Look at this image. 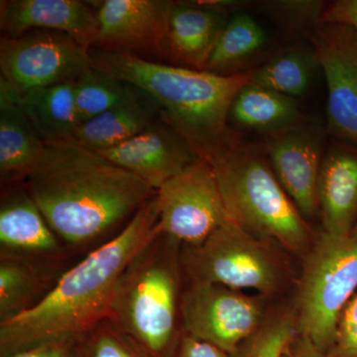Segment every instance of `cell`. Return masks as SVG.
Returning <instances> with one entry per match:
<instances>
[{
    "label": "cell",
    "mask_w": 357,
    "mask_h": 357,
    "mask_svg": "<svg viewBox=\"0 0 357 357\" xmlns=\"http://www.w3.org/2000/svg\"><path fill=\"white\" fill-rule=\"evenodd\" d=\"M266 43L262 26L249 14L237 13L227 20L204 70L222 76L238 74L237 69L257 55Z\"/></svg>",
    "instance_id": "obj_24"
},
{
    "label": "cell",
    "mask_w": 357,
    "mask_h": 357,
    "mask_svg": "<svg viewBox=\"0 0 357 357\" xmlns=\"http://www.w3.org/2000/svg\"><path fill=\"white\" fill-rule=\"evenodd\" d=\"M281 357H325L314 344L298 333L295 340L286 347Z\"/></svg>",
    "instance_id": "obj_34"
},
{
    "label": "cell",
    "mask_w": 357,
    "mask_h": 357,
    "mask_svg": "<svg viewBox=\"0 0 357 357\" xmlns=\"http://www.w3.org/2000/svg\"><path fill=\"white\" fill-rule=\"evenodd\" d=\"M312 42L326 77L328 131L357 145V32L347 25L319 22Z\"/></svg>",
    "instance_id": "obj_11"
},
{
    "label": "cell",
    "mask_w": 357,
    "mask_h": 357,
    "mask_svg": "<svg viewBox=\"0 0 357 357\" xmlns=\"http://www.w3.org/2000/svg\"><path fill=\"white\" fill-rule=\"evenodd\" d=\"M158 102L138 89L128 100L77 128L75 139L95 151L117 146L161 119Z\"/></svg>",
    "instance_id": "obj_21"
},
{
    "label": "cell",
    "mask_w": 357,
    "mask_h": 357,
    "mask_svg": "<svg viewBox=\"0 0 357 357\" xmlns=\"http://www.w3.org/2000/svg\"><path fill=\"white\" fill-rule=\"evenodd\" d=\"M319 211L324 231L349 236L357 223V147L337 145L321 162Z\"/></svg>",
    "instance_id": "obj_17"
},
{
    "label": "cell",
    "mask_w": 357,
    "mask_h": 357,
    "mask_svg": "<svg viewBox=\"0 0 357 357\" xmlns=\"http://www.w3.org/2000/svg\"><path fill=\"white\" fill-rule=\"evenodd\" d=\"M7 357H79V342L57 340L46 342Z\"/></svg>",
    "instance_id": "obj_31"
},
{
    "label": "cell",
    "mask_w": 357,
    "mask_h": 357,
    "mask_svg": "<svg viewBox=\"0 0 357 357\" xmlns=\"http://www.w3.org/2000/svg\"><path fill=\"white\" fill-rule=\"evenodd\" d=\"M70 268L0 257V323L38 307Z\"/></svg>",
    "instance_id": "obj_20"
},
{
    "label": "cell",
    "mask_w": 357,
    "mask_h": 357,
    "mask_svg": "<svg viewBox=\"0 0 357 357\" xmlns=\"http://www.w3.org/2000/svg\"><path fill=\"white\" fill-rule=\"evenodd\" d=\"M158 190L199 160L189 143L162 119L117 146L96 151Z\"/></svg>",
    "instance_id": "obj_15"
},
{
    "label": "cell",
    "mask_w": 357,
    "mask_h": 357,
    "mask_svg": "<svg viewBox=\"0 0 357 357\" xmlns=\"http://www.w3.org/2000/svg\"><path fill=\"white\" fill-rule=\"evenodd\" d=\"M46 144L21 107L20 93L0 79V182L24 184L43 157Z\"/></svg>",
    "instance_id": "obj_18"
},
{
    "label": "cell",
    "mask_w": 357,
    "mask_h": 357,
    "mask_svg": "<svg viewBox=\"0 0 357 357\" xmlns=\"http://www.w3.org/2000/svg\"><path fill=\"white\" fill-rule=\"evenodd\" d=\"M175 2L105 0L96 11L98 42L93 48L139 56L168 55V31Z\"/></svg>",
    "instance_id": "obj_12"
},
{
    "label": "cell",
    "mask_w": 357,
    "mask_h": 357,
    "mask_svg": "<svg viewBox=\"0 0 357 357\" xmlns=\"http://www.w3.org/2000/svg\"><path fill=\"white\" fill-rule=\"evenodd\" d=\"M265 6L282 22L299 26L318 25L325 10L319 1H273Z\"/></svg>",
    "instance_id": "obj_30"
},
{
    "label": "cell",
    "mask_w": 357,
    "mask_h": 357,
    "mask_svg": "<svg viewBox=\"0 0 357 357\" xmlns=\"http://www.w3.org/2000/svg\"><path fill=\"white\" fill-rule=\"evenodd\" d=\"M275 245L273 241L227 220L204 243L181 246L185 281L274 295L285 279L283 262Z\"/></svg>",
    "instance_id": "obj_7"
},
{
    "label": "cell",
    "mask_w": 357,
    "mask_h": 357,
    "mask_svg": "<svg viewBox=\"0 0 357 357\" xmlns=\"http://www.w3.org/2000/svg\"><path fill=\"white\" fill-rule=\"evenodd\" d=\"M159 229L182 246L201 244L230 220L215 172L203 159L156 191Z\"/></svg>",
    "instance_id": "obj_9"
},
{
    "label": "cell",
    "mask_w": 357,
    "mask_h": 357,
    "mask_svg": "<svg viewBox=\"0 0 357 357\" xmlns=\"http://www.w3.org/2000/svg\"><path fill=\"white\" fill-rule=\"evenodd\" d=\"M156 195L116 237L75 263L39 305L0 323V357L57 340L82 342L107 319L119 277L159 231Z\"/></svg>",
    "instance_id": "obj_2"
},
{
    "label": "cell",
    "mask_w": 357,
    "mask_h": 357,
    "mask_svg": "<svg viewBox=\"0 0 357 357\" xmlns=\"http://www.w3.org/2000/svg\"><path fill=\"white\" fill-rule=\"evenodd\" d=\"M323 145L321 124L305 121L269 135L265 146L275 175L305 218L312 217L319 211L318 183Z\"/></svg>",
    "instance_id": "obj_14"
},
{
    "label": "cell",
    "mask_w": 357,
    "mask_h": 357,
    "mask_svg": "<svg viewBox=\"0 0 357 357\" xmlns=\"http://www.w3.org/2000/svg\"><path fill=\"white\" fill-rule=\"evenodd\" d=\"M137 91V86L91 68L75 82L74 98L77 124L79 126L93 121L128 100Z\"/></svg>",
    "instance_id": "obj_26"
},
{
    "label": "cell",
    "mask_w": 357,
    "mask_h": 357,
    "mask_svg": "<svg viewBox=\"0 0 357 357\" xmlns=\"http://www.w3.org/2000/svg\"><path fill=\"white\" fill-rule=\"evenodd\" d=\"M319 22L347 25L357 32V0H337L326 6Z\"/></svg>",
    "instance_id": "obj_32"
},
{
    "label": "cell",
    "mask_w": 357,
    "mask_h": 357,
    "mask_svg": "<svg viewBox=\"0 0 357 357\" xmlns=\"http://www.w3.org/2000/svg\"><path fill=\"white\" fill-rule=\"evenodd\" d=\"M257 298L211 283H187L181 300L183 333L231 354L265 319Z\"/></svg>",
    "instance_id": "obj_10"
},
{
    "label": "cell",
    "mask_w": 357,
    "mask_h": 357,
    "mask_svg": "<svg viewBox=\"0 0 357 357\" xmlns=\"http://www.w3.org/2000/svg\"><path fill=\"white\" fill-rule=\"evenodd\" d=\"M181 243L159 230L134 255L110 303L107 321L150 357H171L183 335Z\"/></svg>",
    "instance_id": "obj_5"
},
{
    "label": "cell",
    "mask_w": 357,
    "mask_h": 357,
    "mask_svg": "<svg viewBox=\"0 0 357 357\" xmlns=\"http://www.w3.org/2000/svg\"><path fill=\"white\" fill-rule=\"evenodd\" d=\"M196 154L213 168L232 222L290 252L306 255L316 236L259 151L231 131Z\"/></svg>",
    "instance_id": "obj_4"
},
{
    "label": "cell",
    "mask_w": 357,
    "mask_h": 357,
    "mask_svg": "<svg viewBox=\"0 0 357 357\" xmlns=\"http://www.w3.org/2000/svg\"><path fill=\"white\" fill-rule=\"evenodd\" d=\"M75 82L20 93L21 107L45 144L74 139L77 124Z\"/></svg>",
    "instance_id": "obj_23"
},
{
    "label": "cell",
    "mask_w": 357,
    "mask_h": 357,
    "mask_svg": "<svg viewBox=\"0 0 357 357\" xmlns=\"http://www.w3.org/2000/svg\"><path fill=\"white\" fill-rule=\"evenodd\" d=\"M297 314L294 307L265 317L261 326L229 354L230 357H281L297 337Z\"/></svg>",
    "instance_id": "obj_27"
},
{
    "label": "cell",
    "mask_w": 357,
    "mask_h": 357,
    "mask_svg": "<svg viewBox=\"0 0 357 357\" xmlns=\"http://www.w3.org/2000/svg\"><path fill=\"white\" fill-rule=\"evenodd\" d=\"M79 357H150L146 352L105 319L79 342Z\"/></svg>",
    "instance_id": "obj_28"
},
{
    "label": "cell",
    "mask_w": 357,
    "mask_h": 357,
    "mask_svg": "<svg viewBox=\"0 0 357 357\" xmlns=\"http://www.w3.org/2000/svg\"><path fill=\"white\" fill-rule=\"evenodd\" d=\"M229 121L241 129L273 135L306 119L295 98L249 81L234 98Z\"/></svg>",
    "instance_id": "obj_22"
},
{
    "label": "cell",
    "mask_w": 357,
    "mask_h": 357,
    "mask_svg": "<svg viewBox=\"0 0 357 357\" xmlns=\"http://www.w3.org/2000/svg\"><path fill=\"white\" fill-rule=\"evenodd\" d=\"M91 68V49L64 33L34 30L0 39V79L18 93L77 82Z\"/></svg>",
    "instance_id": "obj_8"
},
{
    "label": "cell",
    "mask_w": 357,
    "mask_h": 357,
    "mask_svg": "<svg viewBox=\"0 0 357 357\" xmlns=\"http://www.w3.org/2000/svg\"><path fill=\"white\" fill-rule=\"evenodd\" d=\"M351 236L354 237V238L357 239V223L356 227H354V230H352Z\"/></svg>",
    "instance_id": "obj_35"
},
{
    "label": "cell",
    "mask_w": 357,
    "mask_h": 357,
    "mask_svg": "<svg viewBox=\"0 0 357 357\" xmlns=\"http://www.w3.org/2000/svg\"><path fill=\"white\" fill-rule=\"evenodd\" d=\"M0 257L72 267L79 258L51 229L25 184L2 188Z\"/></svg>",
    "instance_id": "obj_13"
},
{
    "label": "cell",
    "mask_w": 357,
    "mask_h": 357,
    "mask_svg": "<svg viewBox=\"0 0 357 357\" xmlns=\"http://www.w3.org/2000/svg\"><path fill=\"white\" fill-rule=\"evenodd\" d=\"M0 28L6 37L34 30L64 33L89 49L96 46L100 29L96 13L79 0H4Z\"/></svg>",
    "instance_id": "obj_16"
},
{
    "label": "cell",
    "mask_w": 357,
    "mask_h": 357,
    "mask_svg": "<svg viewBox=\"0 0 357 357\" xmlns=\"http://www.w3.org/2000/svg\"><path fill=\"white\" fill-rule=\"evenodd\" d=\"M325 357H357V292L347 305Z\"/></svg>",
    "instance_id": "obj_29"
},
{
    "label": "cell",
    "mask_w": 357,
    "mask_h": 357,
    "mask_svg": "<svg viewBox=\"0 0 357 357\" xmlns=\"http://www.w3.org/2000/svg\"><path fill=\"white\" fill-rule=\"evenodd\" d=\"M24 184L56 236L79 259L119 236L156 195L137 176L75 138L46 144Z\"/></svg>",
    "instance_id": "obj_1"
},
{
    "label": "cell",
    "mask_w": 357,
    "mask_h": 357,
    "mask_svg": "<svg viewBox=\"0 0 357 357\" xmlns=\"http://www.w3.org/2000/svg\"><path fill=\"white\" fill-rule=\"evenodd\" d=\"M225 13L203 2H175L168 31V56L185 68L204 70L227 24Z\"/></svg>",
    "instance_id": "obj_19"
},
{
    "label": "cell",
    "mask_w": 357,
    "mask_h": 357,
    "mask_svg": "<svg viewBox=\"0 0 357 357\" xmlns=\"http://www.w3.org/2000/svg\"><path fill=\"white\" fill-rule=\"evenodd\" d=\"M319 66L314 50L289 49L255 70L250 82L295 98L306 93Z\"/></svg>",
    "instance_id": "obj_25"
},
{
    "label": "cell",
    "mask_w": 357,
    "mask_h": 357,
    "mask_svg": "<svg viewBox=\"0 0 357 357\" xmlns=\"http://www.w3.org/2000/svg\"><path fill=\"white\" fill-rule=\"evenodd\" d=\"M171 357H230L227 352L215 345L202 342L183 333Z\"/></svg>",
    "instance_id": "obj_33"
},
{
    "label": "cell",
    "mask_w": 357,
    "mask_h": 357,
    "mask_svg": "<svg viewBox=\"0 0 357 357\" xmlns=\"http://www.w3.org/2000/svg\"><path fill=\"white\" fill-rule=\"evenodd\" d=\"M91 58L95 69L151 96L161 107L162 121L181 134L194 152L231 132L227 124L230 107L253 74L222 76L100 48L91 49Z\"/></svg>",
    "instance_id": "obj_3"
},
{
    "label": "cell",
    "mask_w": 357,
    "mask_h": 357,
    "mask_svg": "<svg viewBox=\"0 0 357 357\" xmlns=\"http://www.w3.org/2000/svg\"><path fill=\"white\" fill-rule=\"evenodd\" d=\"M357 292V239L323 231L304 255L294 309L299 335L324 356L338 321Z\"/></svg>",
    "instance_id": "obj_6"
}]
</instances>
